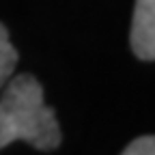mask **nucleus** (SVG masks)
<instances>
[{"label":"nucleus","mask_w":155,"mask_h":155,"mask_svg":"<svg viewBox=\"0 0 155 155\" xmlns=\"http://www.w3.org/2000/svg\"><path fill=\"white\" fill-rule=\"evenodd\" d=\"M0 97V149L24 140L39 151L61 147L63 134L56 112L43 99V86L30 73L15 75Z\"/></svg>","instance_id":"f257e3e1"},{"label":"nucleus","mask_w":155,"mask_h":155,"mask_svg":"<svg viewBox=\"0 0 155 155\" xmlns=\"http://www.w3.org/2000/svg\"><path fill=\"white\" fill-rule=\"evenodd\" d=\"M129 43L140 61H155V0H136Z\"/></svg>","instance_id":"f03ea898"},{"label":"nucleus","mask_w":155,"mask_h":155,"mask_svg":"<svg viewBox=\"0 0 155 155\" xmlns=\"http://www.w3.org/2000/svg\"><path fill=\"white\" fill-rule=\"evenodd\" d=\"M17 50L13 48L11 39H9V30L0 24V91L7 84V80L11 78V73L15 71L17 65Z\"/></svg>","instance_id":"7ed1b4c3"},{"label":"nucleus","mask_w":155,"mask_h":155,"mask_svg":"<svg viewBox=\"0 0 155 155\" xmlns=\"http://www.w3.org/2000/svg\"><path fill=\"white\" fill-rule=\"evenodd\" d=\"M121 155H155V136H140L125 147Z\"/></svg>","instance_id":"20e7f679"}]
</instances>
